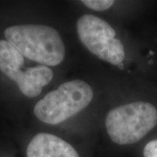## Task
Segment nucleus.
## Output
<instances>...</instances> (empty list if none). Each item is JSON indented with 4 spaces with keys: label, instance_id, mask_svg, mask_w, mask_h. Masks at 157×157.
Returning <instances> with one entry per match:
<instances>
[{
    "label": "nucleus",
    "instance_id": "5",
    "mask_svg": "<svg viewBox=\"0 0 157 157\" xmlns=\"http://www.w3.org/2000/svg\"><path fill=\"white\" fill-rule=\"evenodd\" d=\"M24 62L25 57L13 45L6 40H0V71L17 85L24 95L34 98L52 81L53 72L41 65L22 71Z\"/></svg>",
    "mask_w": 157,
    "mask_h": 157
},
{
    "label": "nucleus",
    "instance_id": "6",
    "mask_svg": "<svg viewBox=\"0 0 157 157\" xmlns=\"http://www.w3.org/2000/svg\"><path fill=\"white\" fill-rule=\"evenodd\" d=\"M26 157H80L67 141L56 135L39 133L29 142Z\"/></svg>",
    "mask_w": 157,
    "mask_h": 157
},
{
    "label": "nucleus",
    "instance_id": "8",
    "mask_svg": "<svg viewBox=\"0 0 157 157\" xmlns=\"http://www.w3.org/2000/svg\"><path fill=\"white\" fill-rule=\"evenodd\" d=\"M143 157H157V140L147 143L142 152Z\"/></svg>",
    "mask_w": 157,
    "mask_h": 157
},
{
    "label": "nucleus",
    "instance_id": "3",
    "mask_svg": "<svg viewBox=\"0 0 157 157\" xmlns=\"http://www.w3.org/2000/svg\"><path fill=\"white\" fill-rule=\"evenodd\" d=\"M93 98L94 91L89 84L81 79L70 80L38 101L34 114L44 123L58 125L82 111Z\"/></svg>",
    "mask_w": 157,
    "mask_h": 157
},
{
    "label": "nucleus",
    "instance_id": "1",
    "mask_svg": "<svg viewBox=\"0 0 157 157\" xmlns=\"http://www.w3.org/2000/svg\"><path fill=\"white\" fill-rule=\"evenodd\" d=\"M6 40L23 56L41 66L55 67L66 55V47L59 33L45 25H19L5 30Z\"/></svg>",
    "mask_w": 157,
    "mask_h": 157
},
{
    "label": "nucleus",
    "instance_id": "4",
    "mask_svg": "<svg viewBox=\"0 0 157 157\" xmlns=\"http://www.w3.org/2000/svg\"><path fill=\"white\" fill-rule=\"evenodd\" d=\"M76 29L79 40L93 54L114 66L122 64L124 45L107 21L94 15L85 14L78 18Z\"/></svg>",
    "mask_w": 157,
    "mask_h": 157
},
{
    "label": "nucleus",
    "instance_id": "7",
    "mask_svg": "<svg viewBox=\"0 0 157 157\" xmlns=\"http://www.w3.org/2000/svg\"><path fill=\"white\" fill-rule=\"evenodd\" d=\"M86 7L94 11H106L114 4L113 0H83L81 1Z\"/></svg>",
    "mask_w": 157,
    "mask_h": 157
},
{
    "label": "nucleus",
    "instance_id": "2",
    "mask_svg": "<svg viewBox=\"0 0 157 157\" xmlns=\"http://www.w3.org/2000/svg\"><path fill=\"white\" fill-rule=\"evenodd\" d=\"M156 125V107L144 101L113 108L106 118L108 136L118 145H130L140 141Z\"/></svg>",
    "mask_w": 157,
    "mask_h": 157
}]
</instances>
